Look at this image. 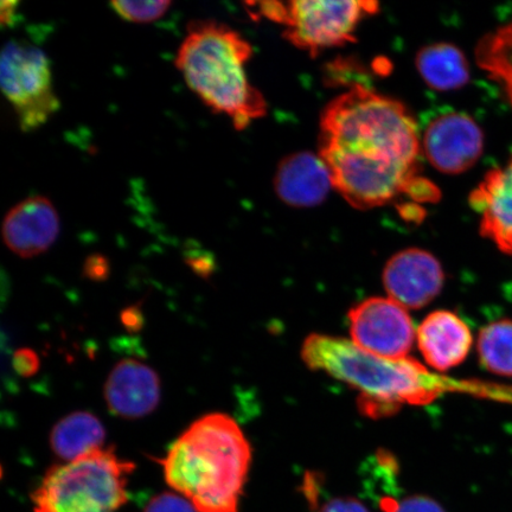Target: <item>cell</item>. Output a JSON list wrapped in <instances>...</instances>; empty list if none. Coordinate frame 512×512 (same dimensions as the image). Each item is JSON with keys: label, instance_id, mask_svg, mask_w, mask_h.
I'll return each mask as SVG.
<instances>
[{"label": "cell", "instance_id": "1", "mask_svg": "<svg viewBox=\"0 0 512 512\" xmlns=\"http://www.w3.org/2000/svg\"><path fill=\"white\" fill-rule=\"evenodd\" d=\"M421 153L418 125L399 100L355 85L324 108L318 155L356 209L408 197L421 177Z\"/></svg>", "mask_w": 512, "mask_h": 512}, {"label": "cell", "instance_id": "15", "mask_svg": "<svg viewBox=\"0 0 512 512\" xmlns=\"http://www.w3.org/2000/svg\"><path fill=\"white\" fill-rule=\"evenodd\" d=\"M473 338L464 320L450 311H435L427 316L418 329L421 355L439 371L450 370L465 361Z\"/></svg>", "mask_w": 512, "mask_h": 512}, {"label": "cell", "instance_id": "9", "mask_svg": "<svg viewBox=\"0 0 512 512\" xmlns=\"http://www.w3.org/2000/svg\"><path fill=\"white\" fill-rule=\"evenodd\" d=\"M421 150L434 169L446 175L463 174L482 157L484 133L470 115L441 114L422 134Z\"/></svg>", "mask_w": 512, "mask_h": 512}, {"label": "cell", "instance_id": "22", "mask_svg": "<svg viewBox=\"0 0 512 512\" xmlns=\"http://www.w3.org/2000/svg\"><path fill=\"white\" fill-rule=\"evenodd\" d=\"M313 512H370L362 502L352 497L328 499L322 505L313 507Z\"/></svg>", "mask_w": 512, "mask_h": 512}, {"label": "cell", "instance_id": "5", "mask_svg": "<svg viewBox=\"0 0 512 512\" xmlns=\"http://www.w3.org/2000/svg\"><path fill=\"white\" fill-rule=\"evenodd\" d=\"M132 462L113 447H101L66 464L50 467L32 492L35 512H118L128 501Z\"/></svg>", "mask_w": 512, "mask_h": 512}, {"label": "cell", "instance_id": "4", "mask_svg": "<svg viewBox=\"0 0 512 512\" xmlns=\"http://www.w3.org/2000/svg\"><path fill=\"white\" fill-rule=\"evenodd\" d=\"M303 360L361 392V407L371 416L388 415L402 405H427L447 392L445 377L435 376L412 358L387 360L367 354L347 339L311 335Z\"/></svg>", "mask_w": 512, "mask_h": 512}, {"label": "cell", "instance_id": "19", "mask_svg": "<svg viewBox=\"0 0 512 512\" xmlns=\"http://www.w3.org/2000/svg\"><path fill=\"white\" fill-rule=\"evenodd\" d=\"M171 2H112V9L125 21L133 23H151L157 21L169 10Z\"/></svg>", "mask_w": 512, "mask_h": 512}, {"label": "cell", "instance_id": "6", "mask_svg": "<svg viewBox=\"0 0 512 512\" xmlns=\"http://www.w3.org/2000/svg\"><path fill=\"white\" fill-rule=\"evenodd\" d=\"M256 17L283 25L284 37L292 46L312 56L320 51L344 46L355 40V32L364 18L379 10L376 2H292L249 3Z\"/></svg>", "mask_w": 512, "mask_h": 512}, {"label": "cell", "instance_id": "16", "mask_svg": "<svg viewBox=\"0 0 512 512\" xmlns=\"http://www.w3.org/2000/svg\"><path fill=\"white\" fill-rule=\"evenodd\" d=\"M416 68L427 86L439 92L456 91L470 81V64L463 51L450 43H435L416 55Z\"/></svg>", "mask_w": 512, "mask_h": 512}, {"label": "cell", "instance_id": "23", "mask_svg": "<svg viewBox=\"0 0 512 512\" xmlns=\"http://www.w3.org/2000/svg\"><path fill=\"white\" fill-rule=\"evenodd\" d=\"M14 366L23 376L34 375L38 369V357L34 351L23 349L16 352Z\"/></svg>", "mask_w": 512, "mask_h": 512}, {"label": "cell", "instance_id": "7", "mask_svg": "<svg viewBox=\"0 0 512 512\" xmlns=\"http://www.w3.org/2000/svg\"><path fill=\"white\" fill-rule=\"evenodd\" d=\"M0 85L23 132L38 130L60 110L48 56L31 44L15 40L4 44Z\"/></svg>", "mask_w": 512, "mask_h": 512}, {"label": "cell", "instance_id": "10", "mask_svg": "<svg viewBox=\"0 0 512 512\" xmlns=\"http://www.w3.org/2000/svg\"><path fill=\"white\" fill-rule=\"evenodd\" d=\"M445 274L434 255L420 248L395 254L383 270V284L389 298L406 309L430 304L444 286Z\"/></svg>", "mask_w": 512, "mask_h": 512}, {"label": "cell", "instance_id": "18", "mask_svg": "<svg viewBox=\"0 0 512 512\" xmlns=\"http://www.w3.org/2000/svg\"><path fill=\"white\" fill-rule=\"evenodd\" d=\"M479 362L490 373L512 377V319L484 326L477 341Z\"/></svg>", "mask_w": 512, "mask_h": 512}, {"label": "cell", "instance_id": "17", "mask_svg": "<svg viewBox=\"0 0 512 512\" xmlns=\"http://www.w3.org/2000/svg\"><path fill=\"white\" fill-rule=\"evenodd\" d=\"M106 431L101 421L88 412L64 416L50 433V446L57 457L72 462L104 447Z\"/></svg>", "mask_w": 512, "mask_h": 512}, {"label": "cell", "instance_id": "21", "mask_svg": "<svg viewBox=\"0 0 512 512\" xmlns=\"http://www.w3.org/2000/svg\"><path fill=\"white\" fill-rule=\"evenodd\" d=\"M144 512H198L187 498L178 495L177 492H165V494L153 497L146 505Z\"/></svg>", "mask_w": 512, "mask_h": 512}, {"label": "cell", "instance_id": "13", "mask_svg": "<svg viewBox=\"0 0 512 512\" xmlns=\"http://www.w3.org/2000/svg\"><path fill=\"white\" fill-rule=\"evenodd\" d=\"M105 400L108 409L120 418H144L159 405V377L144 362L134 358L120 361L107 377Z\"/></svg>", "mask_w": 512, "mask_h": 512}, {"label": "cell", "instance_id": "8", "mask_svg": "<svg viewBox=\"0 0 512 512\" xmlns=\"http://www.w3.org/2000/svg\"><path fill=\"white\" fill-rule=\"evenodd\" d=\"M350 335L358 349L387 360L407 358L414 343V326L406 307L392 298L374 297L352 307Z\"/></svg>", "mask_w": 512, "mask_h": 512}, {"label": "cell", "instance_id": "20", "mask_svg": "<svg viewBox=\"0 0 512 512\" xmlns=\"http://www.w3.org/2000/svg\"><path fill=\"white\" fill-rule=\"evenodd\" d=\"M381 504L386 512H446L437 501L424 495L408 496L399 502L384 498Z\"/></svg>", "mask_w": 512, "mask_h": 512}, {"label": "cell", "instance_id": "11", "mask_svg": "<svg viewBox=\"0 0 512 512\" xmlns=\"http://www.w3.org/2000/svg\"><path fill=\"white\" fill-rule=\"evenodd\" d=\"M60 216L44 196H31L12 207L4 217L5 246L19 258L30 259L46 253L59 238Z\"/></svg>", "mask_w": 512, "mask_h": 512}, {"label": "cell", "instance_id": "3", "mask_svg": "<svg viewBox=\"0 0 512 512\" xmlns=\"http://www.w3.org/2000/svg\"><path fill=\"white\" fill-rule=\"evenodd\" d=\"M253 47L239 31L216 21H192L179 46L175 64L185 83L204 105L245 130L265 117L267 104L249 82L246 64Z\"/></svg>", "mask_w": 512, "mask_h": 512}, {"label": "cell", "instance_id": "2", "mask_svg": "<svg viewBox=\"0 0 512 512\" xmlns=\"http://www.w3.org/2000/svg\"><path fill=\"white\" fill-rule=\"evenodd\" d=\"M159 463L166 483L198 512H239L252 448L232 416L211 413L192 422Z\"/></svg>", "mask_w": 512, "mask_h": 512}, {"label": "cell", "instance_id": "12", "mask_svg": "<svg viewBox=\"0 0 512 512\" xmlns=\"http://www.w3.org/2000/svg\"><path fill=\"white\" fill-rule=\"evenodd\" d=\"M470 204L479 215L484 238L512 256V156L484 176L471 192Z\"/></svg>", "mask_w": 512, "mask_h": 512}, {"label": "cell", "instance_id": "24", "mask_svg": "<svg viewBox=\"0 0 512 512\" xmlns=\"http://www.w3.org/2000/svg\"><path fill=\"white\" fill-rule=\"evenodd\" d=\"M18 2H2L0 4V22L3 25H11L15 19L16 6Z\"/></svg>", "mask_w": 512, "mask_h": 512}, {"label": "cell", "instance_id": "14", "mask_svg": "<svg viewBox=\"0 0 512 512\" xmlns=\"http://www.w3.org/2000/svg\"><path fill=\"white\" fill-rule=\"evenodd\" d=\"M274 189L287 206L312 208L328 197L334 184L318 153L297 152L281 160L275 172Z\"/></svg>", "mask_w": 512, "mask_h": 512}]
</instances>
